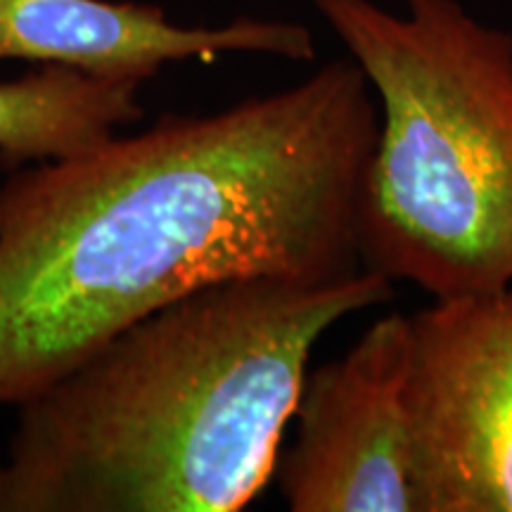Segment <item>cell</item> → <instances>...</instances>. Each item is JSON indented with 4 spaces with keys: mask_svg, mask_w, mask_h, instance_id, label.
I'll return each mask as SVG.
<instances>
[{
    "mask_svg": "<svg viewBox=\"0 0 512 512\" xmlns=\"http://www.w3.org/2000/svg\"><path fill=\"white\" fill-rule=\"evenodd\" d=\"M394 297L361 268L249 278L136 320L17 406L0 512H238L278 470L318 339Z\"/></svg>",
    "mask_w": 512,
    "mask_h": 512,
    "instance_id": "2",
    "label": "cell"
},
{
    "mask_svg": "<svg viewBox=\"0 0 512 512\" xmlns=\"http://www.w3.org/2000/svg\"><path fill=\"white\" fill-rule=\"evenodd\" d=\"M228 53L316 60L311 29L240 17L221 27H181L159 5L117 0H0V60L145 81L164 64Z\"/></svg>",
    "mask_w": 512,
    "mask_h": 512,
    "instance_id": "6",
    "label": "cell"
},
{
    "mask_svg": "<svg viewBox=\"0 0 512 512\" xmlns=\"http://www.w3.org/2000/svg\"><path fill=\"white\" fill-rule=\"evenodd\" d=\"M408 318L418 512H512V285Z\"/></svg>",
    "mask_w": 512,
    "mask_h": 512,
    "instance_id": "4",
    "label": "cell"
},
{
    "mask_svg": "<svg viewBox=\"0 0 512 512\" xmlns=\"http://www.w3.org/2000/svg\"><path fill=\"white\" fill-rule=\"evenodd\" d=\"M411 318L387 313L306 373L297 437L278 458L292 512H418L411 472Z\"/></svg>",
    "mask_w": 512,
    "mask_h": 512,
    "instance_id": "5",
    "label": "cell"
},
{
    "mask_svg": "<svg viewBox=\"0 0 512 512\" xmlns=\"http://www.w3.org/2000/svg\"><path fill=\"white\" fill-rule=\"evenodd\" d=\"M140 83L57 64L0 81V166L17 171L79 155L138 124Z\"/></svg>",
    "mask_w": 512,
    "mask_h": 512,
    "instance_id": "7",
    "label": "cell"
},
{
    "mask_svg": "<svg viewBox=\"0 0 512 512\" xmlns=\"http://www.w3.org/2000/svg\"><path fill=\"white\" fill-rule=\"evenodd\" d=\"M377 126L373 88L347 57L283 91L164 114L12 171L0 183V408L204 287L361 271Z\"/></svg>",
    "mask_w": 512,
    "mask_h": 512,
    "instance_id": "1",
    "label": "cell"
},
{
    "mask_svg": "<svg viewBox=\"0 0 512 512\" xmlns=\"http://www.w3.org/2000/svg\"><path fill=\"white\" fill-rule=\"evenodd\" d=\"M380 112L358 202L368 271L434 299L512 285V34L460 0H311Z\"/></svg>",
    "mask_w": 512,
    "mask_h": 512,
    "instance_id": "3",
    "label": "cell"
}]
</instances>
